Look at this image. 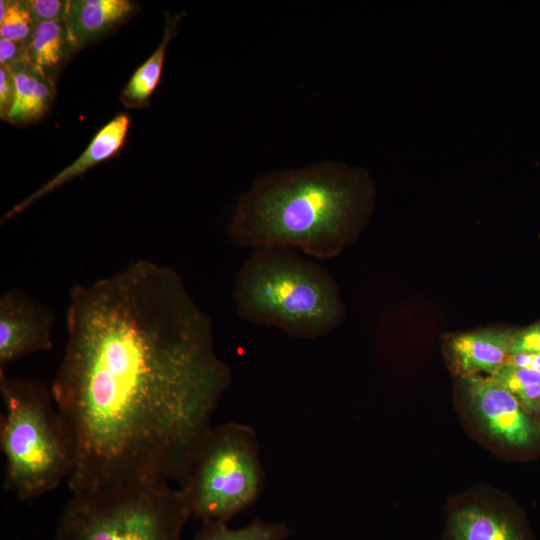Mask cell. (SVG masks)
Listing matches in <instances>:
<instances>
[{"instance_id":"1","label":"cell","mask_w":540,"mask_h":540,"mask_svg":"<svg viewBox=\"0 0 540 540\" xmlns=\"http://www.w3.org/2000/svg\"><path fill=\"white\" fill-rule=\"evenodd\" d=\"M66 328L51 394L72 442V493L183 487L232 373L181 276L142 259L76 284Z\"/></svg>"},{"instance_id":"2","label":"cell","mask_w":540,"mask_h":540,"mask_svg":"<svg viewBox=\"0 0 540 540\" xmlns=\"http://www.w3.org/2000/svg\"><path fill=\"white\" fill-rule=\"evenodd\" d=\"M373 197L368 173L345 163L272 171L240 197L229 236L251 249L286 246L314 258H331L355 237Z\"/></svg>"},{"instance_id":"3","label":"cell","mask_w":540,"mask_h":540,"mask_svg":"<svg viewBox=\"0 0 540 540\" xmlns=\"http://www.w3.org/2000/svg\"><path fill=\"white\" fill-rule=\"evenodd\" d=\"M233 299L245 321L300 339L327 336L344 316L330 273L286 246L252 248L237 274Z\"/></svg>"},{"instance_id":"4","label":"cell","mask_w":540,"mask_h":540,"mask_svg":"<svg viewBox=\"0 0 540 540\" xmlns=\"http://www.w3.org/2000/svg\"><path fill=\"white\" fill-rule=\"evenodd\" d=\"M0 393L6 489L21 500L54 490L70 475L73 448L51 391L0 371Z\"/></svg>"},{"instance_id":"5","label":"cell","mask_w":540,"mask_h":540,"mask_svg":"<svg viewBox=\"0 0 540 540\" xmlns=\"http://www.w3.org/2000/svg\"><path fill=\"white\" fill-rule=\"evenodd\" d=\"M190 517L181 489L172 485L72 494L55 540H180Z\"/></svg>"},{"instance_id":"6","label":"cell","mask_w":540,"mask_h":540,"mask_svg":"<svg viewBox=\"0 0 540 540\" xmlns=\"http://www.w3.org/2000/svg\"><path fill=\"white\" fill-rule=\"evenodd\" d=\"M264 482L255 430L228 422L211 428L180 489L191 517L228 523L257 501Z\"/></svg>"},{"instance_id":"7","label":"cell","mask_w":540,"mask_h":540,"mask_svg":"<svg viewBox=\"0 0 540 540\" xmlns=\"http://www.w3.org/2000/svg\"><path fill=\"white\" fill-rule=\"evenodd\" d=\"M55 315L17 289L0 297V371L26 355L53 347Z\"/></svg>"},{"instance_id":"8","label":"cell","mask_w":540,"mask_h":540,"mask_svg":"<svg viewBox=\"0 0 540 540\" xmlns=\"http://www.w3.org/2000/svg\"><path fill=\"white\" fill-rule=\"evenodd\" d=\"M470 405L494 438L512 446L528 445L536 428L519 401L490 376L463 377Z\"/></svg>"},{"instance_id":"9","label":"cell","mask_w":540,"mask_h":540,"mask_svg":"<svg viewBox=\"0 0 540 540\" xmlns=\"http://www.w3.org/2000/svg\"><path fill=\"white\" fill-rule=\"evenodd\" d=\"M129 127L130 117L128 114L116 115L95 134L84 152L75 161L12 207L2 218V222L22 213L39 199L117 154L125 143Z\"/></svg>"},{"instance_id":"10","label":"cell","mask_w":540,"mask_h":540,"mask_svg":"<svg viewBox=\"0 0 540 540\" xmlns=\"http://www.w3.org/2000/svg\"><path fill=\"white\" fill-rule=\"evenodd\" d=\"M135 8L136 3L129 0L67 1L64 22L72 52L117 28Z\"/></svg>"},{"instance_id":"11","label":"cell","mask_w":540,"mask_h":540,"mask_svg":"<svg viewBox=\"0 0 540 540\" xmlns=\"http://www.w3.org/2000/svg\"><path fill=\"white\" fill-rule=\"evenodd\" d=\"M513 331L484 330L454 336L448 351L456 370L462 377L500 369L510 355Z\"/></svg>"},{"instance_id":"12","label":"cell","mask_w":540,"mask_h":540,"mask_svg":"<svg viewBox=\"0 0 540 540\" xmlns=\"http://www.w3.org/2000/svg\"><path fill=\"white\" fill-rule=\"evenodd\" d=\"M11 69L16 93L6 121L13 124L35 122L44 116L54 99V78L27 61Z\"/></svg>"},{"instance_id":"13","label":"cell","mask_w":540,"mask_h":540,"mask_svg":"<svg viewBox=\"0 0 540 540\" xmlns=\"http://www.w3.org/2000/svg\"><path fill=\"white\" fill-rule=\"evenodd\" d=\"M448 536L449 540H526L510 518L476 504L459 507L451 513Z\"/></svg>"},{"instance_id":"14","label":"cell","mask_w":540,"mask_h":540,"mask_svg":"<svg viewBox=\"0 0 540 540\" xmlns=\"http://www.w3.org/2000/svg\"><path fill=\"white\" fill-rule=\"evenodd\" d=\"M73 53L64 19L36 25L27 43V62L54 78L55 73Z\"/></svg>"},{"instance_id":"15","label":"cell","mask_w":540,"mask_h":540,"mask_svg":"<svg viewBox=\"0 0 540 540\" xmlns=\"http://www.w3.org/2000/svg\"><path fill=\"white\" fill-rule=\"evenodd\" d=\"M180 15L166 18L165 31L157 49L134 72L125 86L121 101L127 107L140 108L147 105L150 96L157 87L163 68L168 43L174 36Z\"/></svg>"},{"instance_id":"16","label":"cell","mask_w":540,"mask_h":540,"mask_svg":"<svg viewBox=\"0 0 540 540\" xmlns=\"http://www.w3.org/2000/svg\"><path fill=\"white\" fill-rule=\"evenodd\" d=\"M290 534V527L283 522L254 520L233 529L226 522L205 520L192 540H286Z\"/></svg>"},{"instance_id":"17","label":"cell","mask_w":540,"mask_h":540,"mask_svg":"<svg viewBox=\"0 0 540 540\" xmlns=\"http://www.w3.org/2000/svg\"><path fill=\"white\" fill-rule=\"evenodd\" d=\"M490 377L510 392L526 412L540 411V373L504 364Z\"/></svg>"},{"instance_id":"18","label":"cell","mask_w":540,"mask_h":540,"mask_svg":"<svg viewBox=\"0 0 540 540\" xmlns=\"http://www.w3.org/2000/svg\"><path fill=\"white\" fill-rule=\"evenodd\" d=\"M35 27L25 0H7L6 14L0 22L1 38L28 43Z\"/></svg>"},{"instance_id":"19","label":"cell","mask_w":540,"mask_h":540,"mask_svg":"<svg viewBox=\"0 0 540 540\" xmlns=\"http://www.w3.org/2000/svg\"><path fill=\"white\" fill-rule=\"evenodd\" d=\"M25 4L36 25L64 19L67 7L62 0H25Z\"/></svg>"},{"instance_id":"20","label":"cell","mask_w":540,"mask_h":540,"mask_svg":"<svg viewBox=\"0 0 540 540\" xmlns=\"http://www.w3.org/2000/svg\"><path fill=\"white\" fill-rule=\"evenodd\" d=\"M518 353L540 354V321L527 328L513 332L510 355Z\"/></svg>"},{"instance_id":"21","label":"cell","mask_w":540,"mask_h":540,"mask_svg":"<svg viewBox=\"0 0 540 540\" xmlns=\"http://www.w3.org/2000/svg\"><path fill=\"white\" fill-rule=\"evenodd\" d=\"M16 93L15 79L11 67L0 65V116L7 119Z\"/></svg>"},{"instance_id":"22","label":"cell","mask_w":540,"mask_h":540,"mask_svg":"<svg viewBox=\"0 0 540 540\" xmlns=\"http://www.w3.org/2000/svg\"><path fill=\"white\" fill-rule=\"evenodd\" d=\"M27 43L0 38V65L13 67L27 61Z\"/></svg>"},{"instance_id":"23","label":"cell","mask_w":540,"mask_h":540,"mask_svg":"<svg viewBox=\"0 0 540 540\" xmlns=\"http://www.w3.org/2000/svg\"><path fill=\"white\" fill-rule=\"evenodd\" d=\"M505 364L540 373V354L518 353L509 355Z\"/></svg>"}]
</instances>
